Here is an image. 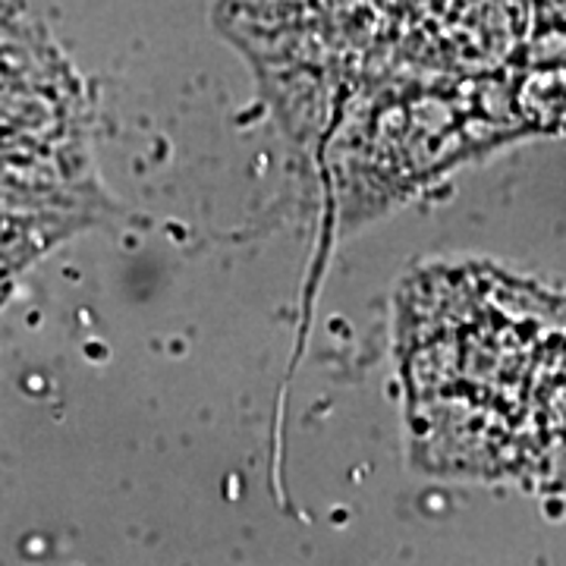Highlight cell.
Listing matches in <instances>:
<instances>
[{
  "instance_id": "obj_1",
  "label": "cell",
  "mask_w": 566,
  "mask_h": 566,
  "mask_svg": "<svg viewBox=\"0 0 566 566\" xmlns=\"http://www.w3.org/2000/svg\"><path fill=\"white\" fill-rule=\"evenodd\" d=\"M403 375L428 465L566 482V305L485 271L422 274Z\"/></svg>"
}]
</instances>
